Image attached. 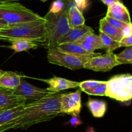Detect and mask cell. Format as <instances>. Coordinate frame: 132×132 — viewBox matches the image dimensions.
I'll return each instance as SVG.
<instances>
[{
  "instance_id": "40",
  "label": "cell",
  "mask_w": 132,
  "mask_h": 132,
  "mask_svg": "<svg viewBox=\"0 0 132 132\" xmlns=\"http://www.w3.org/2000/svg\"><path fill=\"white\" fill-rule=\"evenodd\" d=\"M1 27H1V26H0V28H1Z\"/></svg>"
},
{
  "instance_id": "17",
  "label": "cell",
  "mask_w": 132,
  "mask_h": 132,
  "mask_svg": "<svg viewBox=\"0 0 132 132\" xmlns=\"http://www.w3.org/2000/svg\"><path fill=\"white\" fill-rule=\"evenodd\" d=\"M99 32L105 34L113 40L119 42L123 37L122 30L112 27L105 20L104 18L101 19L99 22Z\"/></svg>"
},
{
  "instance_id": "13",
  "label": "cell",
  "mask_w": 132,
  "mask_h": 132,
  "mask_svg": "<svg viewBox=\"0 0 132 132\" xmlns=\"http://www.w3.org/2000/svg\"><path fill=\"white\" fill-rule=\"evenodd\" d=\"M74 43L79 45L85 50L90 52H95V50L98 49L103 50V45L100 37L95 34L94 32H90L85 35Z\"/></svg>"
},
{
  "instance_id": "5",
  "label": "cell",
  "mask_w": 132,
  "mask_h": 132,
  "mask_svg": "<svg viewBox=\"0 0 132 132\" xmlns=\"http://www.w3.org/2000/svg\"><path fill=\"white\" fill-rule=\"evenodd\" d=\"M106 96L118 101L126 102L132 99V75H116L107 81Z\"/></svg>"
},
{
  "instance_id": "25",
  "label": "cell",
  "mask_w": 132,
  "mask_h": 132,
  "mask_svg": "<svg viewBox=\"0 0 132 132\" xmlns=\"http://www.w3.org/2000/svg\"><path fill=\"white\" fill-rule=\"evenodd\" d=\"M69 1H64L63 0H55L52 3L49 12L51 13H59L67 7Z\"/></svg>"
},
{
  "instance_id": "23",
  "label": "cell",
  "mask_w": 132,
  "mask_h": 132,
  "mask_svg": "<svg viewBox=\"0 0 132 132\" xmlns=\"http://www.w3.org/2000/svg\"><path fill=\"white\" fill-rule=\"evenodd\" d=\"M116 59L120 64H132V45L126 47V48L118 54H116Z\"/></svg>"
},
{
  "instance_id": "4",
  "label": "cell",
  "mask_w": 132,
  "mask_h": 132,
  "mask_svg": "<svg viewBox=\"0 0 132 132\" xmlns=\"http://www.w3.org/2000/svg\"><path fill=\"white\" fill-rule=\"evenodd\" d=\"M0 18L8 25L28 23L43 19V18L16 1L0 3Z\"/></svg>"
},
{
  "instance_id": "28",
  "label": "cell",
  "mask_w": 132,
  "mask_h": 132,
  "mask_svg": "<svg viewBox=\"0 0 132 132\" xmlns=\"http://www.w3.org/2000/svg\"><path fill=\"white\" fill-rule=\"evenodd\" d=\"M69 124L72 127H77L82 124V121L79 117V115H73L69 121Z\"/></svg>"
},
{
  "instance_id": "37",
  "label": "cell",
  "mask_w": 132,
  "mask_h": 132,
  "mask_svg": "<svg viewBox=\"0 0 132 132\" xmlns=\"http://www.w3.org/2000/svg\"><path fill=\"white\" fill-rule=\"evenodd\" d=\"M41 1H43V2H45V1H48V0H41Z\"/></svg>"
},
{
  "instance_id": "36",
  "label": "cell",
  "mask_w": 132,
  "mask_h": 132,
  "mask_svg": "<svg viewBox=\"0 0 132 132\" xmlns=\"http://www.w3.org/2000/svg\"><path fill=\"white\" fill-rule=\"evenodd\" d=\"M4 72H5V71L2 70H0V77H1L3 74Z\"/></svg>"
},
{
  "instance_id": "32",
  "label": "cell",
  "mask_w": 132,
  "mask_h": 132,
  "mask_svg": "<svg viewBox=\"0 0 132 132\" xmlns=\"http://www.w3.org/2000/svg\"><path fill=\"white\" fill-rule=\"evenodd\" d=\"M101 1L104 5H107V6H109V5H112L114 3L117 2V1H120V0H101Z\"/></svg>"
},
{
  "instance_id": "29",
  "label": "cell",
  "mask_w": 132,
  "mask_h": 132,
  "mask_svg": "<svg viewBox=\"0 0 132 132\" xmlns=\"http://www.w3.org/2000/svg\"><path fill=\"white\" fill-rule=\"evenodd\" d=\"M132 45V34L126 37H123L119 41L120 47H127Z\"/></svg>"
},
{
  "instance_id": "35",
  "label": "cell",
  "mask_w": 132,
  "mask_h": 132,
  "mask_svg": "<svg viewBox=\"0 0 132 132\" xmlns=\"http://www.w3.org/2000/svg\"><path fill=\"white\" fill-rule=\"evenodd\" d=\"M21 1V0H0V3H1L11 2V1Z\"/></svg>"
},
{
  "instance_id": "16",
  "label": "cell",
  "mask_w": 132,
  "mask_h": 132,
  "mask_svg": "<svg viewBox=\"0 0 132 132\" xmlns=\"http://www.w3.org/2000/svg\"><path fill=\"white\" fill-rule=\"evenodd\" d=\"M21 76L18 73L6 71L0 77V87L14 90L19 85Z\"/></svg>"
},
{
  "instance_id": "1",
  "label": "cell",
  "mask_w": 132,
  "mask_h": 132,
  "mask_svg": "<svg viewBox=\"0 0 132 132\" xmlns=\"http://www.w3.org/2000/svg\"><path fill=\"white\" fill-rule=\"evenodd\" d=\"M61 94L57 92L43 99L26 103L21 116L7 123L0 125V132L10 129L26 130L36 124L51 121L61 114Z\"/></svg>"
},
{
  "instance_id": "31",
  "label": "cell",
  "mask_w": 132,
  "mask_h": 132,
  "mask_svg": "<svg viewBox=\"0 0 132 132\" xmlns=\"http://www.w3.org/2000/svg\"><path fill=\"white\" fill-rule=\"evenodd\" d=\"M122 32L123 37H126L132 34V23L126 24V25L122 30Z\"/></svg>"
},
{
  "instance_id": "26",
  "label": "cell",
  "mask_w": 132,
  "mask_h": 132,
  "mask_svg": "<svg viewBox=\"0 0 132 132\" xmlns=\"http://www.w3.org/2000/svg\"><path fill=\"white\" fill-rule=\"evenodd\" d=\"M107 87V81H105L104 83L99 85L97 87L95 88L91 89V90H84V92L88 95H99V96H106V91Z\"/></svg>"
},
{
  "instance_id": "18",
  "label": "cell",
  "mask_w": 132,
  "mask_h": 132,
  "mask_svg": "<svg viewBox=\"0 0 132 132\" xmlns=\"http://www.w3.org/2000/svg\"><path fill=\"white\" fill-rule=\"evenodd\" d=\"M87 106L93 116L96 118L103 117L106 112L107 105L104 101L89 98Z\"/></svg>"
},
{
  "instance_id": "24",
  "label": "cell",
  "mask_w": 132,
  "mask_h": 132,
  "mask_svg": "<svg viewBox=\"0 0 132 132\" xmlns=\"http://www.w3.org/2000/svg\"><path fill=\"white\" fill-rule=\"evenodd\" d=\"M104 82L105 81H97V80H87V81L80 82L79 87L80 88V90L81 91L83 92L84 90L95 88L99 86V85L104 83Z\"/></svg>"
},
{
  "instance_id": "15",
  "label": "cell",
  "mask_w": 132,
  "mask_h": 132,
  "mask_svg": "<svg viewBox=\"0 0 132 132\" xmlns=\"http://www.w3.org/2000/svg\"><path fill=\"white\" fill-rule=\"evenodd\" d=\"M56 47L64 52L68 53V54H72V55H76V56L92 57L102 55L101 53L90 52L86 51L79 45L75 43H62L58 45L57 46H56Z\"/></svg>"
},
{
  "instance_id": "6",
  "label": "cell",
  "mask_w": 132,
  "mask_h": 132,
  "mask_svg": "<svg viewBox=\"0 0 132 132\" xmlns=\"http://www.w3.org/2000/svg\"><path fill=\"white\" fill-rule=\"evenodd\" d=\"M90 57H79L64 52L54 47L48 48L47 59L51 64L69 68L72 70L84 68V64Z\"/></svg>"
},
{
  "instance_id": "10",
  "label": "cell",
  "mask_w": 132,
  "mask_h": 132,
  "mask_svg": "<svg viewBox=\"0 0 132 132\" xmlns=\"http://www.w3.org/2000/svg\"><path fill=\"white\" fill-rule=\"evenodd\" d=\"M27 100L13 94L12 90L0 87V110H6L25 104Z\"/></svg>"
},
{
  "instance_id": "34",
  "label": "cell",
  "mask_w": 132,
  "mask_h": 132,
  "mask_svg": "<svg viewBox=\"0 0 132 132\" xmlns=\"http://www.w3.org/2000/svg\"><path fill=\"white\" fill-rule=\"evenodd\" d=\"M86 132H96L95 130H94V128L93 127H88L86 130Z\"/></svg>"
},
{
  "instance_id": "30",
  "label": "cell",
  "mask_w": 132,
  "mask_h": 132,
  "mask_svg": "<svg viewBox=\"0 0 132 132\" xmlns=\"http://www.w3.org/2000/svg\"><path fill=\"white\" fill-rule=\"evenodd\" d=\"M75 4L81 11H83L88 6L87 0H73Z\"/></svg>"
},
{
  "instance_id": "7",
  "label": "cell",
  "mask_w": 132,
  "mask_h": 132,
  "mask_svg": "<svg viewBox=\"0 0 132 132\" xmlns=\"http://www.w3.org/2000/svg\"><path fill=\"white\" fill-rule=\"evenodd\" d=\"M120 65L113 52L90 57L84 64V68L95 72H109L114 67Z\"/></svg>"
},
{
  "instance_id": "3",
  "label": "cell",
  "mask_w": 132,
  "mask_h": 132,
  "mask_svg": "<svg viewBox=\"0 0 132 132\" xmlns=\"http://www.w3.org/2000/svg\"><path fill=\"white\" fill-rule=\"evenodd\" d=\"M43 18L46 41L42 44L48 48L57 46L59 41L71 28L68 18V5L59 13L54 14L48 12Z\"/></svg>"
},
{
  "instance_id": "20",
  "label": "cell",
  "mask_w": 132,
  "mask_h": 132,
  "mask_svg": "<svg viewBox=\"0 0 132 132\" xmlns=\"http://www.w3.org/2000/svg\"><path fill=\"white\" fill-rule=\"evenodd\" d=\"M25 104L26 103L1 112L0 113V125L7 123L21 116L23 113V109L25 107Z\"/></svg>"
},
{
  "instance_id": "38",
  "label": "cell",
  "mask_w": 132,
  "mask_h": 132,
  "mask_svg": "<svg viewBox=\"0 0 132 132\" xmlns=\"http://www.w3.org/2000/svg\"><path fill=\"white\" fill-rule=\"evenodd\" d=\"M63 1H71V0H63Z\"/></svg>"
},
{
  "instance_id": "12",
  "label": "cell",
  "mask_w": 132,
  "mask_h": 132,
  "mask_svg": "<svg viewBox=\"0 0 132 132\" xmlns=\"http://www.w3.org/2000/svg\"><path fill=\"white\" fill-rule=\"evenodd\" d=\"M41 80L48 85L49 86L46 88L48 90L54 92H59L62 90L79 87L80 82L58 77Z\"/></svg>"
},
{
  "instance_id": "9",
  "label": "cell",
  "mask_w": 132,
  "mask_h": 132,
  "mask_svg": "<svg viewBox=\"0 0 132 132\" xmlns=\"http://www.w3.org/2000/svg\"><path fill=\"white\" fill-rule=\"evenodd\" d=\"M81 92L79 89L74 92L61 94L60 100L61 113L71 116L79 115L82 108Z\"/></svg>"
},
{
  "instance_id": "14",
  "label": "cell",
  "mask_w": 132,
  "mask_h": 132,
  "mask_svg": "<svg viewBox=\"0 0 132 132\" xmlns=\"http://www.w3.org/2000/svg\"><path fill=\"white\" fill-rule=\"evenodd\" d=\"M94 32L92 28L86 24L77 26V27H72L69 31L65 34V36L59 41L58 45L65 43H74L79 39L83 37L85 35L90 33Z\"/></svg>"
},
{
  "instance_id": "39",
  "label": "cell",
  "mask_w": 132,
  "mask_h": 132,
  "mask_svg": "<svg viewBox=\"0 0 132 132\" xmlns=\"http://www.w3.org/2000/svg\"><path fill=\"white\" fill-rule=\"evenodd\" d=\"M3 112V110H0V113H1V112Z\"/></svg>"
},
{
  "instance_id": "27",
  "label": "cell",
  "mask_w": 132,
  "mask_h": 132,
  "mask_svg": "<svg viewBox=\"0 0 132 132\" xmlns=\"http://www.w3.org/2000/svg\"><path fill=\"white\" fill-rule=\"evenodd\" d=\"M104 19H105V20L106 21L110 24H111L112 27H115V28H117V29L121 30H122L123 29L124 27L126 25V23L121 21L118 20V19L111 18V17H108L106 15Z\"/></svg>"
},
{
  "instance_id": "21",
  "label": "cell",
  "mask_w": 132,
  "mask_h": 132,
  "mask_svg": "<svg viewBox=\"0 0 132 132\" xmlns=\"http://www.w3.org/2000/svg\"><path fill=\"white\" fill-rule=\"evenodd\" d=\"M11 45L10 48L14 50L15 52H21L27 51L30 49H35L39 47L38 43L25 39H18L10 41Z\"/></svg>"
},
{
  "instance_id": "2",
  "label": "cell",
  "mask_w": 132,
  "mask_h": 132,
  "mask_svg": "<svg viewBox=\"0 0 132 132\" xmlns=\"http://www.w3.org/2000/svg\"><path fill=\"white\" fill-rule=\"evenodd\" d=\"M18 39L45 43L46 30L44 18L35 21L8 25L0 28V40L10 42Z\"/></svg>"
},
{
  "instance_id": "22",
  "label": "cell",
  "mask_w": 132,
  "mask_h": 132,
  "mask_svg": "<svg viewBox=\"0 0 132 132\" xmlns=\"http://www.w3.org/2000/svg\"><path fill=\"white\" fill-rule=\"evenodd\" d=\"M99 36L103 43V50H105L106 53L113 52L115 50L120 48L119 41H115L105 34L99 32Z\"/></svg>"
},
{
  "instance_id": "19",
  "label": "cell",
  "mask_w": 132,
  "mask_h": 132,
  "mask_svg": "<svg viewBox=\"0 0 132 132\" xmlns=\"http://www.w3.org/2000/svg\"><path fill=\"white\" fill-rule=\"evenodd\" d=\"M68 18L71 28L85 24V19L82 15V12L77 8L75 3L70 6H69L68 3Z\"/></svg>"
},
{
  "instance_id": "33",
  "label": "cell",
  "mask_w": 132,
  "mask_h": 132,
  "mask_svg": "<svg viewBox=\"0 0 132 132\" xmlns=\"http://www.w3.org/2000/svg\"><path fill=\"white\" fill-rule=\"evenodd\" d=\"M0 26L1 27H6V26H8V24L5 21L0 18Z\"/></svg>"
},
{
  "instance_id": "8",
  "label": "cell",
  "mask_w": 132,
  "mask_h": 132,
  "mask_svg": "<svg viewBox=\"0 0 132 132\" xmlns=\"http://www.w3.org/2000/svg\"><path fill=\"white\" fill-rule=\"evenodd\" d=\"M12 92L14 95L22 97L27 100L30 99L32 101L39 100L57 93L48 90L47 89L40 88L33 86L23 77L21 79L19 86L15 89L12 90Z\"/></svg>"
},
{
  "instance_id": "11",
  "label": "cell",
  "mask_w": 132,
  "mask_h": 132,
  "mask_svg": "<svg viewBox=\"0 0 132 132\" xmlns=\"http://www.w3.org/2000/svg\"><path fill=\"white\" fill-rule=\"evenodd\" d=\"M106 15L118 19L126 24L131 23L130 12L126 6L121 1L108 6Z\"/></svg>"
}]
</instances>
